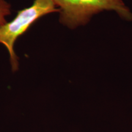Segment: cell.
<instances>
[{
	"instance_id": "cell-2",
	"label": "cell",
	"mask_w": 132,
	"mask_h": 132,
	"mask_svg": "<svg viewBox=\"0 0 132 132\" xmlns=\"http://www.w3.org/2000/svg\"><path fill=\"white\" fill-rule=\"evenodd\" d=\"M57 12H59V9L53 0H34L30 7L19 11L12 21L0 27V43L9 52L13 71L19 68L18 57L14 48L17 38L23 34L40 17Z\"/></svg>"
},
{
	"instance_id": "cell-1",
	"label": "cell",
	"mask_w": 132,
	"mask_h": 132,
	"mask_svg": "<svg viewBox=\"0 0 132 132\" xmlns=\"http://www.w3.org/2000/svg\"><path fill=\"white\" fill-rule=\"evenodd\" d=\"M59 9V21L75 28L104 11H113L122 19L132 20V13L122 0H53Z\"/></svg>"
},
{
	"instance_id": "cell-3",
	"label": "cell",
	"mask_w": 132,
	"mask_h": 132,
	"mask_svg": "<svg viewBox=\"0 0 132 132\" xmlns=\"http://www.w3.org/2000/svg\"><path fill=\"white\" fill-rule=\"evenodd\" d=\"M11 14V6L4 0H0V27L6 23V16Z\"/></svg>"
}]
</instances>
